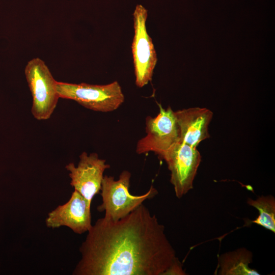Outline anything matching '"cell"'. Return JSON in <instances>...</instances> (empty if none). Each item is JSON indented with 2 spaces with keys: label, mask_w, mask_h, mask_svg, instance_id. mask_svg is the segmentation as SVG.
I'll use <instances>...</instances> for the list:
<instances>
[{
  "label": "cell",
  "mask_w": 275,
  "mask_h": 275,
  "mask_svg": "<svg viewBox=\"0 0 275 275\" xmlns=\"http://www.w3.org/2000/svg\"><path fill=\"white\" fill-rule=\"evenodd\" d=\"M130 178L131 173L127 170L122 172L117 180L113 176H103L100 190L102 202L97 209L100 212H105L104 218L118 221L128 215L145 200L152 199L158 194L157 190L151 185L143 195H131L129 190Z\"/></svg>",
  "instance_id": "obj_2"
},
{
  "label": "cell",
  "mask_w": 275,
  "mask_h": 275,
  "mask_svg": "<svg viewBox=\"0 0 275 275\" xmlns=\"http://www.w3.org/2000/svg\"><path fill=\"white\" fill-rule=\"evenodd\" d=\"M24 74L32 96L33 117L39 121L48 120L60 98L56 89L57 81L45 62L39 58L28 62Z\"/></svg>",
  "instance_id": "obj_4"
},
{
  "label": "cell",
  "mask_w": 275,
  "mask_h": 275,
  "mask_svg": "<svg viewBox=\"0 0 275 275\" xmlns=\"http://www.w3.org/2000/svg\"><path fill=\"white\" fill-rule=\"evenodd\" d=\"M159 112L154 117L146 118V135L136 146L138 154L154 152L159 158L173 145L180 142V131L174 112L159 105Z\"/></svg>",
  "instance_id": "obj_5"
},
{
  "label": "cell",
  "mask_w": 275,
  "mask_h": 275,
  "mask_svg": "<svg viewBox=\"0 0 275 275\" xmlns=\"http://www.w3.org/2000/svg\"><path fill=\"white\" fill-rule=\"evenodd\" d=\"M45 224L51 229L67 227L78 234L88 232L92 226L91 205L74 190L66 203L48 213Z\"/></svg>",
  "instance_id": "obj_9"
},
{
  "label": "cell",
  "mask_w": 275,
  "mask_h": 275,
  "mask_svg": "<svg viewBox=\"0 0 275 275\" xmlns=\"http://www.w3.org/2000/svg\"><path fill=\"white\" fill-rule=\"evenodd\" d=\"M73 275H163L177 257L164 227L143 204L121 219H98Z\"/></svg>",
  "instance_id": "obj_1"
},
{
  "label": "cell",
  "mask_w": 275,
  "mask_h": 275,
  "mask_svg": "<svg viewBox=\"0 0 275 275\" xmlns=\"http://www.w3.org/2000/svg\"><path fill=\"white\" fill-rule=\"evenodd\" d=\"M133 16L134 34L131 49L135 84L142 88L151 80L157 58L152 40L147 31V10L138 5Z\"/></svg>",
  "instance_id": "obj_6"
},
{
  "label": "cell",
  "mask_w": 275,
  "mask_h": 275,
  "mask_svg": "<svg viewBox=\"0 0 275 275\" xmlns=\"http://www.w3.org/2000/svg\"><path fill=\"white\" fill-rule=\"evenodd\" d=\"M186 274L182 266L177 258L171 266L164 272L163 275H184Z\"/></svg>",
  "instance_id": "obj_13"
},
{
  "label": "cell",
  "mask_w": 275,
  "mask_h": 275,
  "mask_svg": "<svg viewBox=\"0 0 275 275\" xmlns=\"http://www.w3.org/2000/svg\"><path fill=\"white\" fill-rule=\"evenodd\" d=\"M170 171V182L176 196L180 199L193 188V182L201 156L197 148L179 142L161 157Z\"/></svg>",
  "instance_id": "obj_7"
},
{
  "label": "cell",
  "mask_w": 275,
  "mask_h": 275,
  "mask_svg": "<svg viewBox=\"0 0 275 275\" xmlns=\"http://www.w3.org/2000/svg\"><path fill=\"white\" fill-rule=\"evenodd\" d=\"M248 205L258 209L259 215L252 223L275 233V199L273 196H261L255 200L248 198Z\"/></svg>",
  "instance_id": "obj_12"
},
{
  "label": "cell",
  "mask_w": 275,
  "mask_h": 275,
  "mask_svg": "<svg viewBox=\"0 0 275 275\" xmlns=\"http://www.w3.org/2000/svg\"><path fill=\"white\" fill-rule=\"evenodd\" d=\"M253 262V254L245 248H239L222 254L218 257V274L259 275L250 267Z\"/></svg>",
  "instance_id": "obj_11"
},
{
  "label": "cell",
  "mask_w": 275,
  "mask_h": 275,
  "mask_svg": "<svg viewBox=\"0 0 275 275\" xmlns=\"http://www.w3.org/2000/svg\"><path fill=\"white\" fill-rule=\"evenodd\" d=\"M56 89L60 98L75 101L85 108L99 112L114 111L125 99L117 81L103 85L57 81Z\"/></svg>",
  "instance_id": "obj_3"
},
{
  "label": "cell",
  "mask_w": 275,
  "mask_h": 275,
  "mask_svg": "<svg viewBox=\"0 0 275 275\" xmlns=\"http://www.w3.org/2000/svg\"><path fill=\"white\" fill-rule=\"evenodd\" d=\"M180 131V142L197 148L209 138L208 126L213 113L209 109L192 107L174 112Z\"/></svg>",
  "instance_id": "obj_10"
},
{
  "label": "cell",
  "mask_w": 275,
  "mask_h": 275,
  "mask_svg": "<svg viewBox=\"0 0 275 275\" xmlns=\"http://www.w3.org/2000/svg\"><path fill=\"white\" fill-rule=\"evenodd\" d=\"M76 166L70 162L65 166L70 178V185L80 194L90 205L94 197L99 193L103 173L110 166L96 153L88 154L83 152L79 155Z\"/></svg>",
  "instance_id": "obj_8"
}]
</instances>
